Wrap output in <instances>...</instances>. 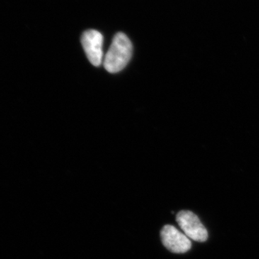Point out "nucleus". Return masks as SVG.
<instances>
[{"instance_id": "nucleus-1", "label": "nucleus", "mask_w": 259, "mask_h": 259, "mask_svg": "<svg viewBox=\"0 0 259 259\" xmlns=\"http://www.w3.org/2000/svg\"><path fill=\"white\" fill-rule=\"evenodd\" d=\"M133 54V45L123 32L116 34L104 59V66L108 72L115 74L128 64Z\"/></svg>"}, {"instance_id": "nucleus-2", "label": "nucleus", "mask_w": 259, "mask_h": 259, "mask_svg": "<svg viewBox=\"0 0 259 259\" xmlns=\"http://www.w3.org/2000/svg\"><path fill=\"white\" fill-rule=\"evenodd\" d=\"M177 222L186 236L195 241L204 242L208 233L199 218L191 211L182 210L177 214Z\"/></svg>"}, {"instance_id": "nucleus-3", "label": "nucleus", "mask_w": 259, "mask_h": 259, "mask_svg": "<svg viewBox=\"0 0 259 259\" xmlns=\"http://www.w3.org/2000/svg\"><path fill=\"white\" fill-rule=\"evenodd\" d=\"M81 44L89 61L95 66H100L103 61V36L95 30H88L81 35Z\"/></svg>"}, {"instance_id": "nucleus-4", "label": "nucleus", "mask_w": 259, "mask_h": 259, "mask_svg": "<svg viewBox=\"0 0 259 259\" xmlns=\"http://www.w3.org/2000/svg\"><path fill=\"white\" fill-rule=\"evenodd\" d=\"M161 236L163 245L175 253H184L192 247L190 238L179 231L175 227L167 225L161 230Z\"/></svg>"}]
</instances>
